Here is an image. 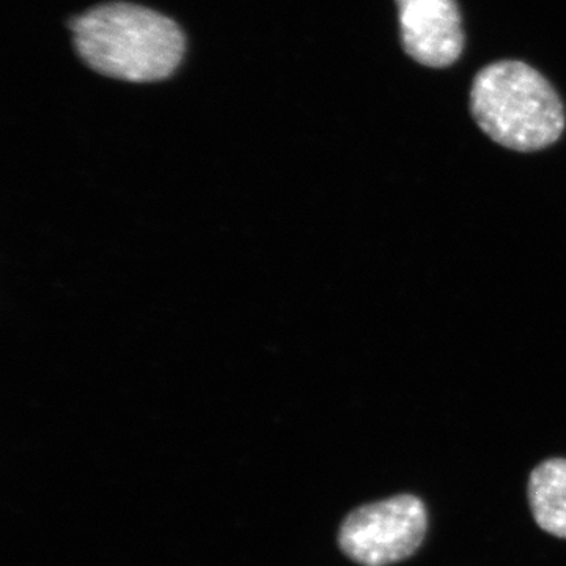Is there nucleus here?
<instances>
[{
    "instance_id": "7ed1b4c3",
    "label": "nucleus",
    "mask_w": 566,
    "mask_h": 566,
    "mask_svg": "<svg viewBox=\"0 0 566 566\" xmlns=\"http://www.w3.org/2000/svg\"><path fill=\"white\" fill-rule=\"evenodd\" d=\"M427 528L423 502L398 494L353 510L338 531V546L356 564L389 566L416 554Z\"/></svg>"
},
{
    "instance_id": "f03ea898",
    "label": "nucleus",
    "mask_w": 566,
    "mask_h": 566,
    "mask_svg": "<svg viewBox=\"0 0 566 566\" xmlns=\"http://www.w3.org/2000/svg\"><path fill=\"white\" fill-rule=\"evenodd\" d=\"M471 111L480 129L510 150H543L565 129L564 104L553 85L524 62H497L480 71Z\"/></svg>"
},
{
    "instance_id": "f257e3e1",
    "label": "nucleus",
    "mask_w": 566,
    "mask_h": 566,
    "mask_svg": "<svg viewBox=\"0 0 566 566\" xmlns=\"http://www.w3.org/2000/svg\"><path fill=\"white\" fill-rule=\"evenodd\" d=\"M70 28L85 65L115 80H166L185 54V35L172 20L133 3L95 7L74 18Z\"/></svg>"
},
{
    "instance_id": "20e7f679",
    "label": "nucleus",
    "mask_w": 566,
    "mask_h": 566,
    "mask_svg": "<svg viewBox=\"0 0 566 566\" xmlns=\"http://www.w3.org/2000/svg\"><path fill=\"white\" fill-rule=\"evenodd\" d=\"M401 44L409 57L430 69H446L464 48L455 0H397Z\"/></svg>"
},
{
    "instance_id": "39448f33",
    "label": "nucleus",
    "mask_w": 566,
    "mask_h": 566,
    "mask_svg": "<svg viewBox=\"0 0 566 566\" xmlns=\"http://www.w3.org/2000/svg\"><path fill=\"white\" fill-rule=\"evenodd\" d=\"M532 515L547 534L566 539V460L551 458L536 465L528 479Z\"/></svg>"
}]
</instances>
